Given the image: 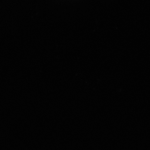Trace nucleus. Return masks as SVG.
I'll use <instances>...</instances> for the list:
<instances>
[]
</instances>
